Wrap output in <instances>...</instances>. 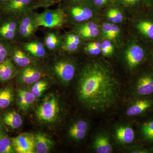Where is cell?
<instances>
[{
	"label": "cell",
	"mask_w": 153,
	"mask_h": 153,
	"mask_svg": "<svg viewBox=\"0 0 153 153\" xmlns=\"http://www.w3.org/2000/svg\"><path fill=\"white\" fill-rule=\"evenodd\" d=\"M11 139L15 150L17 153H35V137L33 134L23 133Z\"/></svg>",
	"instance_id": "11"
},
{
	"label": "cell",
	"mask_w": 153,
	"mask_h": 153,
	"mask_svg": "<svg viewBox=\"0 0 153 153\" xmlns=\"http://www.w3.org/2000/svg\"><path fill=\"white\" fill-rule=\"evenodd\" d=\"M37 63L20 68L17 71V76L19 81L25 84L35 83L45 75L44 68L37 65Z\"/></svg>",
	"instance_id": "10"
},
{
	"label": "cell",
	"mask_w": 153,
	"mask_h": 153,
	"mask_svg": "<svg viewBox=\"0 0 153 153\" xmlns=\"http://www.w3.org/2000/svg\"><path fill=\"white\" fill-rule=\"evenodd\" d=\"M53 62L50 66L52 73L63 82H68L74 78L76 71L75 64L70 59L63 57L62 51L49 53Z\"/></svg>",
	"instance_id": "2"
},
{
	"label": "cell",
	"mask_w": 153,
	"mask_h": 153,
	"mask_svg": "<svg viewBox=\"0 0 153 153\" xmlns=\"http://www.w3.org/2000/svg\"><path fill=\"white\" fill-rule=\"evenodd\" d=\"M17 69L10 58L0 63V81H8L16 76Z\"/></svg>",
	"instance_id": "16"
},
{
	"label": "cell",
	"mask_w": 153,
	"mask_h": 153,
	"mask_svg": "<svg viewBox=\"0 0 153 153\" xmlns=\"http://www.w3.org/2000/svg\"><path fill=\"white\" fill-rule=\"evenodd\" d=\"M14 44L0 40V63L9 58Z\"/></svg>",
	"instance_id": "26"
},
{
	"label": "cell",
	"mask_w": 153,
	"mask_h": 153,
	"mask_svg": "<svg viewBox=\"0 0 153 153\" xmlns=\"http://www.w3.org/2000/svg\"><path fill=\"white\" fill-rule=\"evenodd\" d=\"M48 83L44 80H39L35 82L31 90V92L36 98L40 97L47 89Z\"/></svg>",
	"instance_id": "30"
},
{
	"label": "cell",
	"mask_w": 153,
	"mask_h": 153,
	"mask_svg": "<svg viewBox=\"0 0 153 153\" xmlns=\"http://www.w3.org/2000/svg\"><path fill=\"white\" fill-rule=\"evenodd\" d=\"M36 9L43 8H49L50 7L58 4L60 2V0H36Z\"/></svg>",
	"instance_id": "34"
},
{
	"label": "cell",
	"mask_w": 153,
	"mask_h": 153,
	"mask_svg": "<svg viewBox=\"0 0 153 153\" xmlns=\"http://www.w3.org/2000/svg\"><path fill=\"white\" fill-rule=\"evenodd\" d=\"M120 94L119 82L102 63H88L80 71L78 97L89 109L97 112L106 111L114 106Z\"/></svg>",
	"instance_id": "1"
},
{
	"label": "cell",
	"mask_w": 153,
	"mask_h": 153,
	"mask_svg": "<svg viewBox=\"0 0 153 153\" xmlns=\"http://www.w3.org/2000/svg\"><path fill=\"white\" fill-rule=\"evenodd\" d=\"M94 148L98 153L112 152L113 147L108 137L105 135L98 136L96 138L94 144Z\"/></svg>",
	"instance_id": "23"
},
{
	"label": "cell",
	"mask_w": 153,
	"mask_h": 153,
	"mask_svg": "<svg viewBox=\"0 0 153 153\" xmlns=\"http://www.w3.org/2000/svg\"><path fill=\"white\" fill-rule=\"evenodd\" d=\"M3 121L13 129L19 128L22 125V117L18 113L14 111L6 113L3 117Z\"/></svg>",
	"instance_id": "24"
},
{
	"label": "cell",
	"mask_w": 153,
	"mask_h": 153,
	"mask_svg": "<svg viewBox=\"0 0 153 153\" xmlns=\"http://www.w3.org/2000/svg\"><path fill=\"white\" fill-rule=\"evenodd\" d=\"M83 39L75 32L63 35V43L60 51L66 54L76 52L80 47Z\"/></svg>",
	"instance_id": "14"
},
{
	"label": "cell",
	"mask_w": 153,
	"mask_h": 153,
	"mask_svg": "<svg viewBox=\"0 0 153 153\" xmlns=\"http://www.w3.org/2000/svg\"><path fill=\"white\" fill-rule=\"evenodd\" d=\"M146 1L147 2H151L153 1V0H146Z\"/></svg>",
	"instance_id": "43"
},
{
	"label": "cell",
	"mask_w": 153,
	"mask_h": 153,
	"mask_svg": "<svg viewBox=\"0 0 153 153\" xmlns=\"http://www.w3.org/2000/svg\"><path fill=\"white\" fill-rule=\"evenodd\" d=\"M152 104V102L150 100H142L137 101L127 109V114L129 116L137 115L149 108Z\"/></svg>",
	"instance_id": "21"
},
{
	"label": "cell",
	"mask_w": 153,
	"mask_h": 153,
	"mask_svg": "<svg viewBox=\"0 0 153 153\" xmlns=\"http://www.w3.org/2000/svg\"><path fill=\"white\" fill-rule=\"evenodd\" d=\"M9 58L16 67L17 66L20 68L38 62L26 53L20 47L18 43L14 44Z\"/></svg>",
	"instance_id": "13"
},
{
	"label": "cell",
	"mask_w": 153,
	"mask_h": 153,
	"mask_svg": "<svg viewBox=\"0 0 153 153\" xmlns=\"http://www.w3.org/2000/svg\"><path fill=\"white\" fill-rule=\"evenodd\" d=\"M104 36L109 39H113L120 33V29L116 25L110 23H105L102 26Z\"/></svg>",
	"instance_id": "27"
},
{
	"label": "cell",
	"mask_w": 153,
	"mask_h": 153,
	"mask_svg": "<svg viewBox=\"0 0 153 153\" xmlns=\"http://www.w3.org/2000/svg\"><path fill=\"white\" fill-rule=\"evenodd\" d=\"M85 2L58 4V7L62 9L66 16V24L72 22L75 25H78L88 21L93 16V11L86 5Z\"/></svg>",
	"instance_id": "3"
},
{
	"label": "cell",
	"mask_w": 153,
	"mask_h": 153,
	"mask_svg": "<svg viewBox=\"0 0 153 153\" xmlns=\"http://www.w3.org/2000/svg\"><path fill=\"white\" fill-rule=\"evenodd\" d=\"M87 47H97V48H100L101 46V44L100 43L96 42V43H88L86 45Z\"/></svg>",
	"instance_id": "40"
},
{
	"label": "cell",
	"mask_w": 153,
	"mask_h": 153,
	"mask_svg": "<svg viewBox=\"0 0 153 153\" xmlns=\"http://www.w3.org/2000/svg\"><path fill=\"white\" fill-rule=\"evenodd\" d=\"M36 9V0H9L0 5L1 14L11 15L17 18Z\"/></svg>",
	"instance_id": "8"
},
{
	"label": "cell",
	"mask_w": 153,
	"mask_h": 153,
	"mask_svg": "<svg viewBox=\"0 0 153 153\" xmlns=\"http://www.w3.org/2000/svg\"><path fill=\"white\" fill-rule=\"evenodd\" d=\"M137 90L141 95H148L153 93V78L145 75L140 78L137 83Z\"/></svg>",
	"instance_id": "17"
},
{
	"label": "cell",
	"mask_w": 153,
	"mask_h": 153,
	"mask_svg": "<svg viewBox=\"0 0 153 153\" xmlns=\"http://www.w3.org/2000/svg\"><path fill=\"white\" fill-rule=\"evenodd\" d=\"M9 0H0V5L8 1Z\"/></svg>",
	"instance_id": "41"
},
{
	"label": "cell",
	"mask_w": 153,
	"mask_h": 153,
	"mask_svg": "<svg viewBox=\"0 0 153 153\" xmlns=\"http://www.w3.org/2000/svg\"><path fill=\"white\" fill-rule=\"evenodd\" d=\"M107 17L110 22L116 24L121 23L123 19V14L116 9L110 10L107 14Z\"/></svg>",
	"instance_id": "31"
},
{
	"label": "cell",
	"mask_w": 153,
	"mask_h": 153,
	"mask_svg": "<svg viewBox=\"0 0 153 153\" xmlns=\"http://www.w3.org/2000/svg\"><path fill=\"white\" fill-rule=\"evenodd\" d=\"M101 46L106 48L111 53L113 52L114 47L109 40H105L101 44Z\"/></svg>",
	"instance_id": "36"
},
{
	"label": "cell",
	"mask_w": 153,
	"mask_h": 153,
	"mask_svg": "<svg viewBox=\"0 0 153 153\" xmlns=\"http://www.w3.org/2000/svg\"><path fill=\"white\" fill-rule=\"evenodd\" d=\"M58 29H46L43 38L44 45L49 53L61 50L63 35Z\"/></svg>",
	"instance_id": "12"
},
{
	"label": "cell",
	"mask_w": 153,
	"mask_h": 153,
	"mask_svg": "<svg viewBox=\"0 0 153 153\" xmlns=\"http://www.w3.org/2000/svg\"><path fill=\"white\" fill-rule=\"evenodd\" d=\"M0 40L13 43H18V18L10 15L1 14L0 17Z\"/></svg>",
	"instance_id": "7"
},
{
	"label": "cell",
	"mask_w": 153,
	"mask_h": 153,
	"mask_svg": "<svg viewBox=\"0 0 153 153\" xmlns=\"http://www.w3.org/2000/svg\"><path fill=\"white\" fill-rule=\"evenodd\" d=\"M16 152L11 139L4 137L0 141V153H13Z\"/></svg>",
	"instance_id": "29"
},
{
	"label": "cell",
	"mask_w": 153,
	"mask_h": 153,
	"mask_svg": "<svg viewBox=\"0 0 153 153\" xmlns=\"http://www.w3.org/2000/svg\"><path fill=\"white\" fill-rule=\"evenodd\" d=\"M14 94L12 89L6 88L0 90V108H7L13 100Z\"/></svg>",
	"instance_id": "25"
},
{
	"label": "cell",
	"mask_w": 153,
	"mask_h": 153,
	"mask_svg": "<svg viewBox=\"0 0 153 153\" xmlns=\"http://www.w3.org/2000/svg\"><path fill=\"white\" fill-rule=\"evenodd\" d=\"M36 19L38 26L45 29L60 30L66 25L65 14L58 7L55 9H45L42 13H37Z\"/></svg>",
	"instance_id": "4"
},
{
	"label": "cell",
	"mask_w": 153,
	"mask_h": 153,
	"mask_svg": "<svg viewBox=\"0 0 153 153\" xmlns=\"http://www.w3.org/2000/svg\"><path fill=\"white\" fill-rule=\"evenodd\" d=\"M121 1L126 6H132L139 4L141 0H121Z\"/></svg>",
	"instance_id": "37"
},
{
	"label": "cell",
	"mask_w": 153,
	"mask_h": 153,
	"mask_svg": "<svg viewBox=\"0 0 153 153\" xmlns=\"http://www.w3.org/2000/svg\"><path fill=\"white\" fill-rule=\"evenodd\" d=\"M36 15L37 13L33 10L18 18L19 42L28 41L36 37V33L40 27Z\"/></svg>",
	"instance_id": "5"
},
{
	"label": "cell",
	"mask_w": 153,
	"mask_h": 153,
	"mask_svg": "<svg viewBox=\"0 0 153 153\" xmlns=\"http://www.w3.org/2000/svg\"><path fill=\"white\" fill-rule=\"evenodd\" d=\"M4 137V135H3L2 133L1 132V131H0V141H1V140L2 139V138Z\"/></svg>",
	"instance_id": "42"
},
{
	"label": "cell",
	"mask_w": 153,
	"mask_h": 153,
	"mask_svg": "<svg viewBox=\"0 0 153 153\" xmlns=\"http://www.w3.org/2000/svg\"><path fill=\"white\" fill-rule=\"evenodd\" d=\"M36 98L31 92L23 89L18 90L17 104L23 110L27 111L35 102Z\"/></svg>",
	"instance_id": "18"
},
{
	"label": "cell",
	"mask_w": 153,
	"mask_h": 153,
	"mask_svg": "<svg viewBox=\"0 0 153 153\" xmlns=\"http://www.w3.org/2000/svg\"><path fill=\"white\" fill-rule=\"evenodd\" d=\"M87 0H60V3H76L82 2Z\"/></svg>",
	"instance_id": "39"
},
{
	"label": "cell",
	"mask_w": 153,
	"mask_h": 153,
	"mask_svg": "<svg viewBox=\"0 0 153 153\" xmlns=\"http://www.w3.org/2000/svg\"><path fill=\"white\" fill-rule=\"evenodd\" d=\"M20 47L34 59L39 61L48 57L49 52L44 45L43 39L35 37L29 41L18 42Z\"/></svg>",
	"instance_id": "9"
},
{
	"label": "cell",
	"mask_w": 153,
	"mask_h": 153,
	"mask_svg": "<svg viewBox=\"0 0 153 153\" xmlns=\"http://www.w3.org/2000/svg\"><path fill=\"white\" fill-rule=\"evenodd\" d=\"M100 31L98 28L93 29V30H85V31H80L76 33L79 35L82 39H90V38H94L98 36L99 34Z\"/></svg>",
	"instance_id": "33"
},
{
	"label": "cell",
	"mask_w": 153,
	"mask_h": 153,
	"mask_svg": "<svg viewBox=\"0 0 153 153\" xmlns=\"http://www.w3.org/2000/svg\"><path fill=\"white\" fill-rule=\"evenodd\" d=\"M60 112V108L57 98L50 94L43 100L38 107L36 114L39 120L45 123L54 122Z\"/></svg>",
	"instance_id": "6"
},
{
	"label": "cell",
	"mask_w": 153,
	"mask_h": 153,
	"mask_svg": "<svg viewBox=\"0 0 153 153\" xmlns=\"http://www.w3.org/2000/svg\"><path fill=\"white\" fill-rule=\"evenodd\" d=\"M1 124H0V131H1Z\"/></svg>",
	"instance_id": "45"
},
{
	"label": "cell",
	"mask_w": 153,
	"mask_h": 153,
	"mask_svg": "<svg viewBox=\"0 0 153 153\" xmlns=\"http://www.w3.org/2000/svg\"><path fill=\"white\" fill-rule=\"evenodd\" d=\"M52 143L46 135L39 133L35 136V149L38 153H47L50 150Z\"/></svg>",
	"instance_id": "19"
},
{
	"label": "cell",
	"mask_w": 153,
	"mask_h": 153,
	"mask_svg": "<svg viewBox=\"0 0 153 153\" xmlns=\"http://www.w3.org/2000/svg\"><path fill=\"white\" fill-rule=\"evenodd\" d=\"M116 137L118 140L123 143H130L134 138L133 130L128 126H121L116 131Z\"/></svg>",
	"instance_id": "22"
},
{
	"label": "cell",
	"mask_w": 153,
	"mask_h": 153,
	"mask_svg": "<svg viewBox=\"0 0 153 153\" xmlns=\"http://www.w3.org/2000/svg\"><path fill=\"white\" fill-rule=\"evenodd\" d=\"M108 1V0H93L94 4L98 7H101L104 5Z\"/></svg>",
	"instance_id": "38"
},
{
	"label": "cell",
	"mask_w": 153,
	"mask_h": 153,
	"mask_svg": "<svg viewBox=\"0 0 153 153\" xmlns=\"http://www.w3.org/2000/svg\"><path fill=\"white\" fill-rule=\"evenodd\" d=\"M144 52L141 47L134 45L130 47L126 52V60L130 67H135L143 59Z\"/></svg>",
	"instance_id": "15"
},
{
	"label": "cell",
	"mask_w": 153,
	"mask_h": 153,
	"mask_svg": "<svg viewBox=\"0 0 153 153\" xmlns=\"http://www.w3.org/2000/svg\"><path fill=\"white\" fill-rule=\"evenodd\" d=\"M84 50L87 52L89 55H97L100 54L101 52L100 48H97V47H90L86 46L84 48Z\"/></svg>",
	"instance_id": "35"
},
{
	"label": "cell",
	"mask_w": 153,
	"mask_h": 153,
	"mask_svg": "<svg viewBox=\"0 0 153 153\" xmlns=\"http://www.w3.org/2000/svg\"><path fill=\"white\" fill-rule=\"evenodd\" d=\"M140 32L153 40V23L148 21L140 22L137 25Z\"/></svg>",
	"instance_id": "28"
},
{
	"label": "cell",
	"mask_w": 153,
	"mask_h": 153,
	"mask_svg": "<svg viewBox=\"0 0 153 153\" xmlns=\"http://www.w3.org/2000/svg\"><path fill=\"white\" fill-rule=\"evenodd\" d=\"M142 131L146 139L153 141V121L145 123L143 126Z\"/></svg>",
	"instance_id": "32"
},
{
	"label": "cell",
	"mask_w": 153,
	"mask_h": 153,
	"mask_svg": "<svg viewBox=\"0 0 153 153\" xmlns=\"http://www.w3.org/2000/svg\"><path fill=\"white\" fill-rule=\"evenodd\" d=\"M88 124L86 122L80 120L71 126L69 130L70 137L74 139H82L86 135L88 129Z\"/></svg>",
	"instance_id": "20"
},
{
	"label": "cell",
	"mask_w": 153,
	"mask_h": 153,
	"mask_svg": "<svg viewBox=\"0 0 153 153\" xmlns=\"http://www.w3.org/2000/svg\"><path fill=\"white\" fill-rule=\"evenodd\" d=\"M1 10H0V17H1Z\"/></svg>",
	"instance_id": "44"
}]
</instances>
